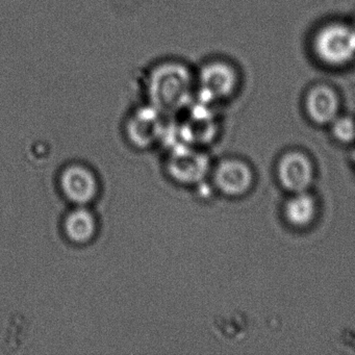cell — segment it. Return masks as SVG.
<instances>
[{
	"label": "cell",
	"mask_w": 355,
	"mask_h": 355,
	"mask_svg": "<svg viewBox=\"0 0 355 355\" xmlns=\"http://www.w3.org/2000/svg\"><path fill=\"white\" fill-rule=\"evenodd\" d=\"M192 72L178 62H165L153 68L147 84V94L157 109L172 111L184 107L193 95Z\"/></svg>",
	"instance_id": "1"
},
{
	"label": "cell",
	"mask_w": 355,
	"mask_h": 355,
	"mask_svg": "<svg viewBox=\"0 0 355 355\" xmlns=\"http://www.w3.org/2000/svg\"><path fill=\"white\" fill-rule=\"evenodd\" d=\"M315 59L329 68H344L355 61V28L350 21L320 26L311 40Z\"/></svg>",
	"instance_id": "2"
},
{
	"label": "cell",
	"mask_w": 355,
	"mask_h": 355,
	"mask_svg": "<svg viewBox=\"0 0 355 355\" xmlns=\"http://www.w3.org/2000/svg\"><path fill=\"white\" fill-rule=\"evenodd\" d=\"M240 72L234 64L222 60L207 62L197 78L199 96L205 105L230 99L240 88Z\"/></svg>",
	"instance_id": "3"
},
{
	"label": "cell",
	"mask_w": 355,
	"mask_h": 355,
	"mask_svg": "<svg viewBox=\"0 0 355 355\" xmlns=\"http://www.w3.org/2000/svg\"><path fill=\"white\" fill-rule=\"evenodd\" d=\"M340 94L330 85H313L305 94V113L317 125H330L340 115Z\"/></svg>",
	"instance_id": "4"
},
{
	"label": "cell",
	"mask_w": 355,
	"mask_h": 355,
	"mask_svg": "<svg viewBox=\"0 0 355 355\" xmlns=\"http://www.w3.org/2000/svg\"><path fill=\"white\" fill-rule=\"evenodd\" d=\"M278 180L286 190L293 193L306 192L313 180V166L304 153L291 151L280 159Z\"/></svg>",
	"instance_id": "5"
},
{
	"label": "cell",
	"mask_w": 355,
	"mask_h": 355,
	"mask_svg": "<svg viewBox=\"0 0 355 355\" xmlns=\"http://www.w3.org/2000/svg\"><path fill=\"white\" fill-rule=\"evenodd\" d=\"M216 182L222 192L230 196H241L252 186L253 173L248 165L239 159L222 162L216 173Z\"/></svg>",
	"instance_id": "6"
},
{
	"label": "cell",
	"mask_w": 355,
	"mask_h": 355,
	"mask_svg": "<svg viewBox=\"0 0 355 355\" xmlns=\"http://www.w3.org/2000/svg\"><path fill=\"white\" fill-rule=\"evenodd\" d=\"M317 205L315 199L306 192L295 193L284 207V216L288 223L296 227L309 225L315 219Z\"/></svg>",
	"instance_id": "7"
},
{
	"label": "cell",
	"mask_w": 355,
	"mask_h": 355,
	"mask_svg": "<svg viewBox=\"0 0 355 355\" xmlns=\"http://www.w3.org/2000/svg\"><path fill=\"white\" fill-rule=\"evenodd\" d=\"M330 126L332 135L338 142L349 144L355 140V119L351 116L340 115Z\"/></svg>",
	"instance_id": "8"
},
{
	"label": "cell",
	"mask_w": 355,
	"mask_h": 355,
	"mask_svg": "<svg viewBox=\"0 0 355 355\" xmlns=\"http://www.w3.org/2000/svg\"><path fill=\"white\" fill-rule=\"evenodd\" d=\"M351 24H352V26H354L355 28V13H354V15H353V18H352V20H351Z\"/></svg>",
	"instance_id": "9"
}]
</instances>
